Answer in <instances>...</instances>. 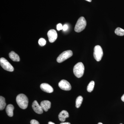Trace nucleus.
I'll return each mask as SVG.
<instances>
[{"label":"nucleus","instance_id":"obj_6","mask_svg":"<svg viewBox=\"0 0 124 124\" xmlns=\"http://www.w3.org/2000/svg\"><path fill=\"white\" fill-rule=\"evenodd\" d=\"M0 64L2 68L10 72L14 71L13 67L5 58H1L0 59Z\"/></svg>","mask_w":124,"mask_h":124},{"label":"nucleus","instance_id":"obj_10","mask_svg":"<svg viewBox=\"0 0 124 124\" xmlns=\"http://www.w3.org/2000/svg\"><path fill=\"white\" fill-rule=\"evenodd\" d=\"M40 88L42 91L48 93H53L54 91L53 87L48 84L46 83H43L40 85Z\"/></svg>","mask_w":124,"mask_h":124},{"label":"nucleus","instance_id":"obj_11","mask_svg":"<svg viewBox=\"0 0 124 124\" xmlns=\"http://www.w3.org/2000/svg\"><path fill=\"white\" fill-rule=\"evenodd\" d=\"M40 105L42 107L43 110L46 112L51 108V102L48 100H44L41 102Z\"/></svg>","mask_w":124,"mask_h":124},{"label":"nucleus","instance_id":"obj_27","mask_svg":"<svg viewBox=\"0 0 124 124\" xmlns=\"http://www.w3.org/2000/svg\"><path fill=\"white\" fill-rule=\"evenodd\" d=\"M98 124H102V123H101V122H99V123Z\"/></svg>","mask_w":124,"mask_h":124},{"label":"nucleus","instance_id":"obj_24","mask_svg":"<svg viewBox=\"0 0 124 124\" xmlns=\"http://www.w3.org/2000/svg\"><path fill=\"white\" fill-rule=\"evenodd\" d=\"M121 99L122 101L124 102V95H122V97H121Z\"/></svg>","mask_w":124,"mask_h":124},{"label":"nucleus","instance_id":"obj_28","mask_svg":"<svg viewBox=\"0 0 124 124\" xmlns=\"http://www.w3.org/2000/svg\"></svg>","mask_w":124,"mask_h":124},{"label":"nucleus","instance_id":"obj_9","mask_svg":"<svg viewBox=\"0 0 124 124\" xmlns=\"http://www.w3.org/2000/svg\"><path fill=\"white\" fill-rule=\"evenodd\" d=\"M32 108L36 113L38 114H42L43 112V110L40 105L38 104L36 100H35L32 103Z\"/></svg>","mask_w":124,"mask_h":124},{"label":"nucleus","instance_id":"obj_2","mask_svg":"<svg viewBox=\"0 0 124 124\" xmlns=\"http://www.w3.org/2000/svg\"><path fill=\"white\" fill-rule=\"evenodd\" d=\"M84 66L81 62L78 63L73 68V73L78 78L82 77L84 75Z\"/></svg>","mask_w":124,"mask_h":124},{"label":"nucleus","instance_id":"obj_16","mask_svg":"<svg viewBox=\"0 0 124 124\" xmlns=\"http://www.w3.org/2000/svg\"><path fill=\"white\" fill-rule=\"evenodd\" d=\"M83 98L81 96H79L77 98L76 100V107L77 108H78L80 107L82 104Z\"/></svg>","mask_w":124,"mask_h":124},{"label":"nucleus","instance_id":"obj_13","mask_svg":"<svg viewBox=\"0 0 124 124\" xmlns=\"http://www.w3.org/2000/svg\"><path fill=\"white\" fill-rule=\"evenodd\" d=\"M9 57L14 62H19L20 61V59L19 56L13 51H11L9 54Z\"/></svg>","mask_w":124,"mask_h":124},{"label":"nucleus","instance_id":"obj_21","mask_svg":"<svg viewBox=\"0 0 124 124\" xmlns=\"http://www.w3.org/2000/svg\"><path fill=\"white\" fill-rule=\"evenodd\" d=\"M31 124H40L38 121L36 120H32L31 121Z\"/></svg>","mask_w":124,"mask_h":124},{"label":"nucleus","instance_id":"obj_8","mask_svg":"<svg viewBox=\"0 0 124 124\" xmlns=\"http://www.w3.org/2000/svg\"><path fill=\"white\" fill-rule=\"evenodd\" d=\"M47 35L48 37L49 41L51 43L54 42L57 38V33L54 29L49 30L47 33Z\"/></svg>","mask_w":124,"mask_h":124},{"label":"nucleus","instance_id":"obj_14","mask_svg":"<svg viewBox=\"0 0 124 124\" xmlns=\"http://www.w3.org/2000/svg\"><path fill=\"white\" fill-rule=\"evenodd\" d=\"M14 109V106L12 104H9L7 106L6 108V112L7 115L10 117H12L13 116V111Z\"/></svg>","mask_w":124,"mask_h":124},{"label":"nucleus","instance_id":"obj_7","mask_svg":"<svg viewBox=\"0 0 124 124\" xmlns=\"http://www.w3.org/2000/svg\"><path fill=\"white\" fill-rule=\"evenodd\" d=\"M58 85L60 89L65 91H69L71 89V86L70 83L65 80L60 81Z\"/></svg>","mask_w":124,"mask_h":124},{"label":"nucleus","instance_id":"obj_3","mask_svg":"<svg viewBox=\"0 0 124 124\" xmlns=\"http://www.w3.org/2000/svg\"><path fill=\"white\" fill-rule=\"evenodd\" d=\"M86 25V20L85 18L83 17H80L76 24L75 31L77 32H80L85 28Z\"/></svg>","mask_w":124,"mask_h":124},{"label":"nucleus","instance_id":"obj_5","mask_svg":"<svg viewBox=\"0 0 124 124\" xmlns=\"http://www.w3.org/2000/svg\"><path fill=\"white\" fill-rule=\"evenodd\" d=\"M73 55V53L71 50H68L62 53L58 57L57 59L58 62L61 63Z\"/></svg>","mask_w":124,"mask_h":124},{"label":"nucleus","instance_id":"obj_4","mask_svg":"<svg viewBox=\"0 0 124 124\" xmlns=\"http://www.w3.org/2000/svg\"><path fill=\"white\" fill-rule=\"evenodd\" d=\"M103 56V51L101 47L99 45L95 46L94 49L93 56L94 59L97 62L101 60Z\"/></svg>","mask_w":124,"mask_h":124},{"label":"nucleus","instance_id":"obj_18","mask_svg":"<svg viewBox=\"0 0 124 124\" xmlns=\"http://www.w3.org/2000/svg\"><path fill=\"white\" fill-rule=\"evenodd\" d=\"M115 33L119 36H124V30L120 27H117L115 31Z\"/></svg>","mask_w":124,"mask_h":124},{"label":"nucleus","instance_id":"obj_15","mask_svg":"<svg viewBox=\"0 0 124 124\" xmlns=\"http://www.w3.org/2000/svg\"><path fill=\"white\" fill-rule=\"evenodd\" d=\"M6 106L5 100V98L2 96L0 97V110H4Z\"/></svg>","mask_w":124,"mask_h":124},{"label":"nucleus","instance_id":"obj_26","mask_svg":"<svg viewBox=\"0 0 124 124\" xmlns=\"http://www.w3.org/2000/svg\"><path fill=\"white\" fill-rule=\"evenodd\" d=\"M85 0L89 2H91V1H92V0Z\"/></svg>","mask_w":124,"mask_h":124},{"label":"nucleus","instance_id":"obj_19","mask_svg":"<svg viewBox=\"0 0 124 124\" xmlns=\"http://www.w3.org/2000/svg\"><path fill=\"white\" fill-rule=\"evenodd\" d=\"M46 40L43 38H40L38 41V44L41 46H44L46 44Z\"/></svg>","mask_w":124,"mask_h":124},{"label":"nucleus","instance_id":"obj_22","mask_svg":"<svg viewBox=\"0 0 124 124\" xmlns=\"http://www.w3.org/2000/svg\"><path fill=\"white\" fill-rule=\"evenodd\" d=\"M68 26L67 24H64V25H63V31H66L68 29Z\"/></svg>","mask_w":124,"mask_h":124},{"label":"nucleus","instance_id":"obj_1","mask_svg":"<svg viewBox=\"0 0 124 124\" xmlns=\"http://www.w3.org/2000/svg\"><path fill=\"white\" fill-rule=\"evenodd\" d=\"M18 106L23 109H26L28 104V99L25 94L21 93L18 94L16 98Z\"/></svg>","mask_w":124,"mask_h":124},{"label":"nucleus","instance_id":"obj_17","mask_svg":"<svg viewBox=\"0 0 124 124\" xmlns=\"http://www.w3.org/2000/svg\"><path fill=\"white\" fill-rule=\"evenodd\" d=\"M94 84L95 83L93 81H92L89 83L87 88V90L88 92L91 93L93 91L94 88Z\"/></svg>","mask_w":124,"mask_h":124},{"label":"nucleus","instance_id":"obj_12","mask_svg":"<svg viewBox=\"0 0 124 124\" xmlns=\"http://www.w3.org/2000/svg\"><path fill=\"white\" fill-rule=\"evenodd\" d=\"M69 117V113L67 111L64 110L61 111L58 116L59 119L62 122H64L66 120V118Z\"/></svg>","mask_w":124,"mask_h":124},{"label":"nucleus","instance_id":"obj_23","mask_svg":"<svg viewBox=\"0 0 124 124\" xmlns=\"http://www.w3.org/2000/svg\"><path fill=\"white\" fill-rule=\"evenodd\" d=\"M60 124H71L69 122H62V123H60Z\"/></svg>","mask_w":124,"mask_h":124},{"label":"nucleus","instance_id":"obj_20","mask_svg":"<svg viewBox=\"0 0 124 124\" xmlns=\"http://www.w3.org/2000/svg\"><path fill=\"white\" fill-rule=\"evenodd\" d=\"M57 29L58 31H59L62 30L63 29V26L61 23H59L57 26Z\"/></svg>","mask_w":124,"mask_h":124},{"label":"nucleus","instance_id":"obj_25","mask_svg":"<svg viewBox=\"0 0 124 124\" xmlns=\"http://www.w3.org/2000/svg\"><path fill=\"white\" fill-rule=\"evenodd\" d=\"M48 124H55L54 123V122H51V121H50L48 123Z\"/></svg>","mask_w":124,"mask_h":124}]
</instances>
